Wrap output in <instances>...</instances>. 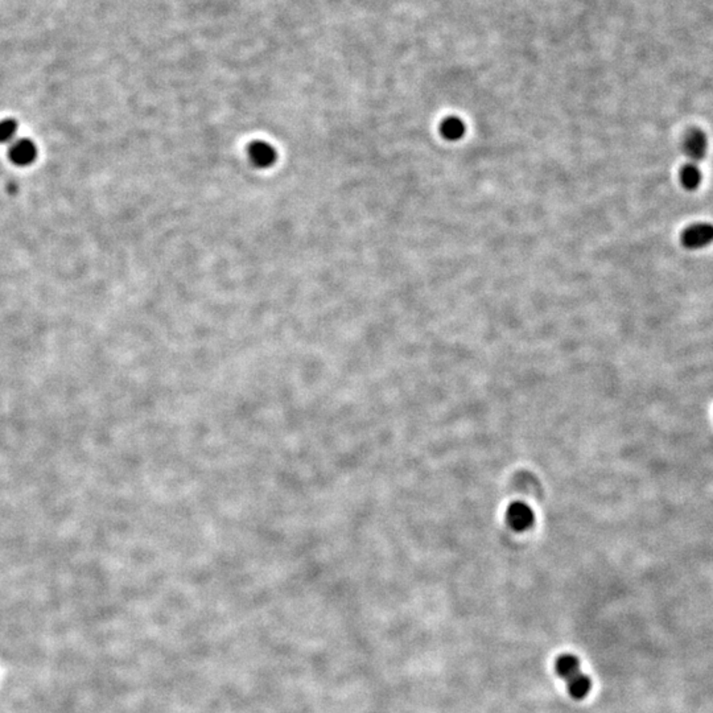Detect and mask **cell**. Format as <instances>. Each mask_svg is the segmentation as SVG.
Listing matches in <instances>:
<instances>
[{
    "instance_id": "1",
    "label": "cell",
    "mask_w": 713,
    "mask_h": 713,
    "mask_svg": "<svg viewBox=\"0 0 713 713\" xmlns=\"http://www.w3.org/2000/svg\"><path fill=\"white\" fill-rule=\"evenodd\" d=\"M555 670L559 677L566 680L568 692L574 699L581 700L591 692L592 682L581 672L580 662L575 655L564 654L559 657L555 663Z\"/></svg>"
},
{
    "instance_id": "2",
    "label": "cell",
    "mask_w": 713,
    "mask_h": 713,
    "mask_svg": "<svg viewBox=\"0 0 713 713\" xmlns=\"http://www.w3.org/2000/svg\"><path fill=\"white\" fill-rule=\"evenodd\" d=\"M713 242V225L711 223H695L688 226L682 234L683 246L691 250H697L711 245Z\"/></svg>"
},
{
    "instance_id": "3",
    "label": "cell",
    "mask_w": 713,
    "mask_h": 713,
    "mask_svg": "<svg viewBox=\"0 0 713 713\" xmlns=\"http://www.w3.org/2000/svg\"><path fill=\"white\" fill-rule=\"evenodd\" d=\"M707 137L699 128H691L685 137V154L690 157V163L699 164L707 154Z\"/></svg>"
},
{
    "instance_id": "4",
    "label": "cell",
    "mask_w": 713,
    "mask_h": 713,
    "mask_svg": "<svg viewBox=\"0 0 713 713\" xmlns=\"http://www.w3.org/2000/svg\"><path fill=\"white\" fill-rule=\"evenodd\" d=\"M37 156V148L33 142L28 139H21L9 148V159L14 164L26 167L32 164Z\"/></svg>"
},
{
    "instance_id": "5",
    "label": "cell",
    "mask_w": 713,
    "mask_h": 713,
    "mask_svg": "<svg viewBox=\"0 0 713 713\" xmlns=\"http://www.w3.org/2000/svg\"><path fill=\"white\" fill-rule=\"evenodd\" d=\"M534 515L524 503H514L507 512V521L512 529L521 531L530 527Z\"/></svg>"
},
{
    "instance_id": "6",
    "label": "cell",
    "mask_w": 713,
    "mask_h": 713,
    "mask_svg": "<svg viewBox=\"0 0 713 713\" xmlns=\"http://www.w3.org/2000/svg\"><path fill=\"white\" fill-rule=\"evenodd\" d=\"M250 157L254 164L258 167H268L273 164L276 159V152L274 148L263 143V142H255L250 147Z\"/></svg>"
},
{
    "instance_id": "7",
    "label": "cell",
    "mask_w": 713,
    "mask_h": 713,
    "mask_svg": "<svg viewBox=\"0 0 713 713\" xmlns=\"http://www.w3.org/2000/svg\"><path fill=\"white\" fill-rule=\"evenodd\" d=\"M680 183L687 191H695L702 183V171L695 163H687L680 169Z\"/></svg>"
},
{
    "instance_id": "8",
    "label": "cell",
    "mask_w": 713,
    "mask_h": 713,
    "mask_svg": "<svg viewBox=\"0 0 713 713\" xmlns=\"http://www.w3.org/2000/svg\"><path fill=\"white\" fill-rule=\"evenodd\" d=\"M18 131V125L12 119H6L0 122V143H11Z\"/></svg>"
},
{
    "instance_id": "9",
    "label": "cell",
    "mask_w": 713,
    "mask_h": 713,
    "mask_svg": "<svg viewBox=\"0 0 713 713\" xmlns=\"http://www.w3.org/2000/svg\"><path fill=\"white\" fill-rule=\"evenodd\" d=\"M464 132V126L458 119H449L443 125V134L450 139H458Z\"/></svg>"
}]
</instances>
